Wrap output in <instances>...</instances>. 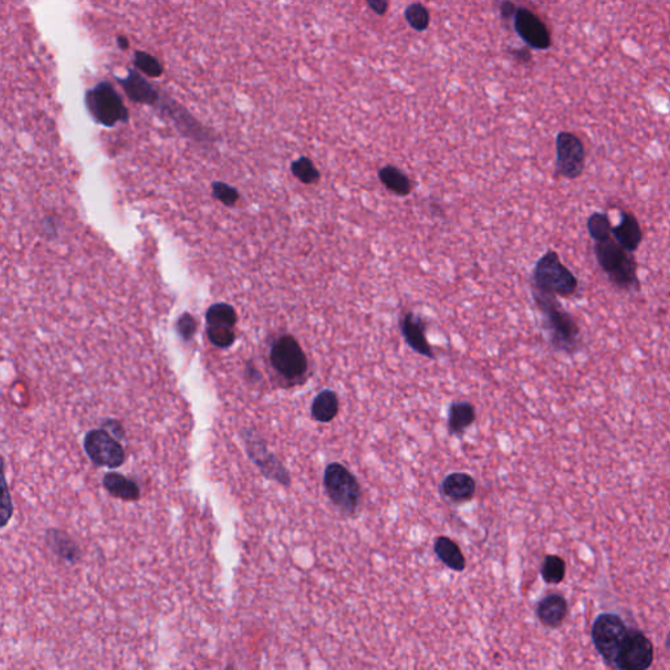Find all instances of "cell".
<instances>
[{
  "label": "cell",
  "instance_id": "7",
  "mask_svg": "<svg viewBox=\"0 0 670 670\" xmlns=\"http://www.w3.org/2000/svg\"><path fill=\"white\" fill-rule=\"evenodd\" d=\"M271 366L287 381L297 383L308 373V358L303 347L290 334L280 335L270 351Z\"/></svg>",
  "mask_w": 670,
  "mask_h": 670
},
{
  "label": "cell",
  "instance_id": "2",
  "mask_svg": "<svg viewBox=\"0 0 670 670\" xmlns=\"http://www.w3.org/2000/svg\"><path fill=\"white\" fill-rule=\"evenodd\" d=\"M597 263L616 290L624 292L640 291L638 262L633 253L619 245L614 237L595 242Z\"/></svg>",
  "mask_w": 670,
  "mask_h": 670
},
{
  "label": "cell",
  "instance_id": "22",
  "mask_svg": "<svg viewBox=\"0 0 670 670\" xmlns=\"http://www.w3.org/2000/svg\"><path fill=\"white\" fill-rule=\"evenodd\" d=\"M477 414L474 404L466 401H457L449 406L448 430L452 435L459 436L476 422Z\"/></svg>",
  "mask_w": 670,
  "mask_h": 670
},
{
  "label": "cell",
  "instance_id": "26",
  "mask_svg": "<svg viewBox=\"0 0 670 670\" xmlns=\"http://www.w3.org/2000/svg\"><path fill=\"white\" fill-rule=\"evenodd\" d=\"M206 320H207V326L235 328L237 322V314L228 304H213L206 313Z\"/></svg>",
  "mask_w": 670,
  "mask_h": 670
},
{
  "label": "cell",
  "instance_id": "5",
  "mask_svg": "<svg viewBox=\"0 0 670 670\" xmlns=\"http://www.w3.org/2000/svg\"><path fill=\"white\" fill-rule=\"evenodd\" d=\"M630 628L621 615L615 613L597 615L592 624V642L607 666L614 668Z\"/></svg>",
  "mask_w": 670,
  "mask_h": 670
},
{
  "label": "cell",
  "instance_id": "6",
  "mask_svg": "<svg viewBox=\"0 0 670 670\" xmlns=\"http://www.w3.org/2000/svg\"><path fill=\"white\" fill-rule=\"evenodd\" d=\"M85 105L93 120L106 128L129 120V111L109 82L97 84L85 94Z\"/></svg>",
  "mask_w": 670,
  "mask_h": 670
},
{
  "label": "cell",
  "instance_id": "31",
  "mask_svg": "<svg viewBox=\"0 0 670 670\" xmlns=\"http://www.w3.org/2000/svg\"><path fill=\"white\" fill-rule=\"evenodd\" d=\"M212 194L216 199H219L225 206H233L239 201V192L230 185L224 182H213L212 184Z\"/></svg>",
  "mask_w": 670,
  "mask_h": 670
},
{
  "label": "cell",
  "instance_id": "9",
  "mask_svg": "<svg viewBox=\"0 0 670 670\" xmlns=\"http://www.w3.org/2000/svg\"><path fill=\"white\" fill-rule=\"evenodd\" d=\"M242 439L245 442L249 457L267 479L275 480L283 486L291 485V476L288 470L276 459L275 454L268 450L266 441L263 440L257 432L254 430H244Z\"/></svg>",
  "mask_w": 670,
  "mask_h": 670
},
{
  "label": "cell",
  "instance_id": "1",
  "mask_svg": "<svg viewBox=\"0 0 670 670\" xmlns=\"http://www.w3.org/2000/svg\"><path fill=\"white\" fill-rule=\"evenodd\" d=\"M533 297L543 318V328L551 346L557 351L575 354L581 349V331L578 321L563 309L557 296L533 290Z\"/></svg>",
  "mask_w": 670,
  "mask_h": 670
},
{
  "label": "cell",
  "instance_id": "12",
  "mask_svg": "<svg viewBox=\"0 0 670 670\" xmlns=\"http://www.w3.org/2000/svg\"><path fill=\"white\" fill-rule=\"evenodd\" d=\"M514 27L519 37L528 46L535 50H547L551 46L549 29L535 13L526 8H517L514 18Z\"/></svg>",
  "mask_w": 670,
  "mask_h": 670
},
{
  "label": "cell",
  "instance_id": "4",
  "mask_svg": "<svg viewBox=\"0 0 670 670\" xmlns=\"http://www.w3.org/2000/svg\"><path fill=\"white\" fill-rule=\"evenodd\" d=\"M325 492L340 514H351L358 511L361 502V487L358 479L340 462H331L323 471Z\"/></svg>",
  "mask_w": 670,
  "mask_h": 670
},
{
  "label": "cell",
  "instance_id": "15",
  "mask_svg": "<svg viewBox=\"0 0 670 670\" xmlns=\"http://www.w3.org/2000/svg\"><path fill=\"white\" fill-rule=\"evenodd\" d=\"M535 615L545 627L557 628L569 615V602L563 595L551 593L538 601Z\"/></svg>",
  "mask_w": 670,
  "mask_h": 670
},
{
  "label": "cell",
  "instance_id": "14",
  "mask_svg": "<svg viewBox=\"0 0 670 670\" xmlns=\"http://www.w3.org/2000/svg\"><path fill=\"white\" fill-rule=\"evenodd\" d=\"M440 491L442 496L453 504L470 502L477 491V482L468 473L456 471L442 479Z\"/></svg>",
  "mask_w": 670,
  "mask_h": 670
},
{
  "label": "cell",
  "instance_id": "17",
  "mask_svg": "<svg viewBox=\"0 0 670 670\" xmlns=\"http://www.w3.org/2000/svg\"><path fill=\"white\" fill-rule=\"evenodd\" d=\"M120 83L128 97L134 102L155 105L159 100L156 89L137 70H129V75L125 79H120Z\"/></svg>",
  "mask_w": 670,
  "mask_h": 670
},
{
  "label": "cell",
  "instance_id": "8",
  "mask_svg": "<svg viewBox=\"0 0 670 670\" xmlns=\"http://www.w3.org/2000/svg\"><path fill=\"white\" fill-rule=\"evenodd\" d=\"M555 170L567 180H576L585 169V147L578 135L560 131L555 139Z\"/></svg>",
  "mask_w": 670,
  "mask_h": 670
},
{
  "label": "cell",
  "instance_id": "21",
  "mask_svg": "<svg viewBox=\"0 0 670 670\" xmlns=\"http://www.w3.org/2000/svg\"><path fill=\"white\" fill-rule=\"evenodd\" d=\"M340 413V398L331 389H323L314 397L311 414L314 421L320 423H330Z\"/></svg>",
  "mask_w": 670,
  "mask_h": 670
},
{
  "label": "cell",
  "instance_id": "33",
  "mask_svg": "<svg viewBox=\"0 0 670 670\" xmlns=\"http://www.w3.org/2000/svg\"><path fill=\"white\" fill-rule=\"evenodd\" d=\"M13 512V505L11 502L10 491L7 487V480L3 478V504H1V525L6 526Z\"/></svg>",
  "mask_w": 670,
  "mask_h": 670
},
{
  "label": "cell",
  "instance_id": "20",
  "mask_svg": "<svg viewBox=\"0 0 670 670\" xmlns=\"http://www.w3.org/2000/svg\"><path fill=\"white\" fill-rule=\"evenodd\" d=\"M102 485L106 491L114 497L125 502H137L140 497V488L130 478L120 473H108L102 478Z\"/></svg>",
  "mask_w": 670,
  "mask_h": 670
},
{
  "label": "cell",
  "instance_id": "34",
  "mask_svg": "<svg viewBox=\"0 0 670 670\" xmlns=\"http://www.w3.org/2000/svg\"><path fill=\"white\" fill-rule=\"evenodd\" d=\"M101 427L104 430H106V431L109 432L111 436H114L117 440H122V439H125V436H126L123 427H122L120 423L118 422V421H116V419H111V418H109V419H105V421L101 423Z\"/></svg>",
  "mask_w": 670,
  "mask_h": 670
},
{
  "label": "cell",
  "instance_id": "32",
  "mask_svg": "<svg viewBox=\"0 0 670 670\" xmlns=\"http://www.w3.org/2000/svg\"><path fill=\"white\" fill-rule=\"evenodd\" d=\"M177 329H178V334L185 340H192V337L197 330V322L189 313H185L177 322Z\"/></svg>",
  "mask_w": 670,
  "mask_h": 670
},
{
  "label": "cell",
  "instance_id": "36",
  "mask_svg": "<svg viewBox=\"0 0 670 670\" xmlns=\"http://www.w3.org/2000/svg\"><path fill=\"white\" fill-rule=\"evenodd\" d=\"M500 11H502V15H503V18H504V19H511V18H514V15H516V11H517V7L514 6L512 1H509V0H505V1H503V4H502V8H500Z\"/></svg>",
  "mask_w": 670,
  "mask_h": 670
},
{
  "label": "cell",
  "instance_id": "24",
  "mask_svg": "<svg viewBox=\"0 0 670 670\" xmlns=\"http://www.w3.org/2000/svg\"><path fill=\"white\" fill-rule=\"evenodd\" d=\"M566 562L559 555H546L542 562L541 576L546 584H560L566 578Z\"/></svg>",
  "mask_w": 670,
  "mask_h": 670
},
{
  "label": "cell",
  "instance_id": "3",
  "mask_svg": "<svg viewBox=\"0 0 670 670\" xmlns=\"http://www.w3.org/2000/svg\"><path fill=\"white\" fill-rule=\"evenodd\" d=\"M578 288V278L562 263L557 252L549 250L537 261L533 270V290L567 299L576 294Z\"/></svg>",
  "mask_w": 670,
  "mask_h": 670
},
{
  "label": "cell",
  "instance_id": "23",
  "mask_svg": "<svg viewBox=\"0 0 670 670\" xmlns=\"http://www.w3.org/2000/svg\"><path fill=\"white\" fill-rule=\"evenodd\" d=\"M378 180L390 193L398 197H407L413 192V182L409 175L395 166H383L378 170Z\"/></svg>",
  "mask_w": 670,
  "mask_h": 670
},
{
  "label": "cell",
  "instance_id": "10",
  "mask_svg": "<svg viewBox=\"0 0 670 670\" xmlns=\"http://www.w3.org/2000/svg\"><path fill=\"white\" fill-rule=\"evenodd\" d=\"M84 450L94 465L102 468H120L126 459L120 440L104 428L91 430L85 433Z\"/></svg>",
  "mask_w": 670,
  "mask_h": 670
},
{
  "label": "cell",
  "instance_id": "13",
  "mask_svg": "<svg viewBox=\"0 0 670 670\" xmlns=\"http://www.w3.org/2000/svg\"><path fill=\"white\" fill-rule=\"evenodd\" d=\"M399 329L404 342L419 355L435 359V352L427 340L426 322L414 312H406L399 320Z\"/></svg>",
  "mask_w": 670,
  "mask_h": 670
},
{
  "label": "cell",
  "instance_id": "18",
  "mask_svg": "<svg viewBox=\"0 0 670 670\" xmlns=\"http://www.w3.org/2000/svg\"><path fill=\"white\" fill-rule=\"evenodd\" d=\"M433 552L448 569L456 572H462L466 569V559L459 549V545L452 541L449 537L440 535L433 542Z\"/></svg>",
  "mask_w": 670,
  "mask_h": 670
},
{
  "label": "cell",
  "instance_id": "11",
  "mask_svg": "<svg viewBox=\"0 0 670 670\" xmlns=\"http://www.w3.org/2000/svg\"><path fill=\"white\" fill-rule=\"evenodd\" d=\"M655 659V648L650 638L640 630L630 628L624 648L615 661L619 670L650 669Z\"/></svg>",
  "mask_w": 670,
  "mask_h": 670
},
{
  "label": "cell",
  "instance_id": "39",
  "mask_svg": "<svg viewBox=\"0 0 670 670\" xmlns=\"http://www.w3.org/2000/svg\"><path fill=\"white\" fill-rule=\"evenodd\" d=\"M666 645L669 647V650H670V633H668V640H666Z\"/></svg>",
  "mask_w": 670,
  "mask_h": 670
},
{
  "label": "cell",
  "instance_id": "19",
  "mask_svg": "<svg viewBox=\"0 0 670 670\" xmlns=\"http://www.w3.org/2000/svg\"><path fill=\"white\" fill-rule=\"evenodd\" d=\"M46 543L49 549L56 554L58 558L75 564L80 559V550L74 540L67 533L58 529H49L46 532Z\"/></svg>",
  "mask_w": 670,
  "mask_h": 670
},
{
  "label": "cell",
  "instance_id": "38",
  "mask_svg": "<svg viewBox=\"0 0 670 670\" xmlns=\"http://www.w3.org/2000/svg\"><path fill=\"white\" fill-rule=\"evenodd\" d=\"M517 53H519V54H516V56H517L519 61H521V62L531 61V54H529V51H528L526 49H523V50H520V51H517Z\"/></svg>",
  "mask_w": 670,
  "mask_h": 670
},
{
  "label": "cell",
  "instance_id": "27",
  "mask_svg": "<svg viewBox=\"0 0 670 670\" xmlns=\"http://www.w3.org/2000/svg\"><path fill=\"white\" fill-rule=\"evenodd\" d=\"M291 172L300 182L305 185L317 184L321 178L320 170L316 168L312 160L306 156L296 159L291 164Z\"/></svg>",
  "mask_w": 670,
  "mask_h": 670
},
{
  "label": "cell",
  "instance_id": "37",
  "mask_svg": "<svg viewBox=\"0 0 670 670\" xmlns=\"http://www.w3.org/2000/svg\"><path fill=\"white\" fill-rule=\"evenodd\" d=\"M117 42H118V46H120V49H122V50H128L130 47L129 38L126 37V36H118V37H117Z\"/></svg>",
  "mask_w": 670,
  "mask_h": 670
},
{
  "label": "cell",
  "instance_id": "25",
  "mask_svg": "<svg viewBox=\"0 0 670 670\" xmlns=\"http://www.w3.org/2000/svg\"><path fill=\"white\" fill-rule=\"evenodd\" d=\"M587 230L590 239L601 242L613 237V227L609 216L604 212H593L587 219Z\"/></svg>",
  "mask_w": 670,
  "mask_h": 670
},
{
  "label": "cell",
  "instance_id": "28",
  "mask_svg": "<svg viewBox=\"0 0 670 670\" xmlns=\"http://www.w3.org/2000/svg\"><path fill=\"white\" fill-rule=\"evenodd\" d=\"M404 19L411 28L423 32L430 25V12L421 3H414L404 11Z\"/></svg>",
  "mask_w": 670,
  "mask_h": 670
},
{
  "label": "cell",
  "instance_id": "30",
  "mask_svg": "<svg viewBox=\"0 0 670 670\" xmlns=\"http://www.w3.org/2000/svg\"><path fill=\"white\" fill-rule=\"evenodd\" d=\"M207 335L212 345L219 349H228L236 340L233 328L230 326H207Z\"/></svg>",
  "mask_w": 670,
  "mask_h": 670
},
{
  "label": "cell",
  "instance_id": "16",
  "mask_svg": "<svg viewBox=\"0 0 670 670\" xmlns=\"http://www.w3.org/2000/svg\"><path fill=\"white\" fill-rule=\"evenodd\" d=\"M612 233L615 241L631 253H635L642 244V227L631 211H621V221L613 227Z\"/></svg>",
  "mask_w": 670,
  "mask_h": 670
},
{
  "label": "cell",
  "instance_id": "29",
  "mask_svg": "<svg viewBox=\"0 0 670 670\" xmlns=\"http://www.w3.org/2000/svg\"><path fill=\"white\" fill-rule=\"evenodd\" d=\"M134 65L138 71L147 75L149 77H159L164 71L163 66L157 61V58L140 50L135 51L134 54Z\"/></svg>",
  "mask_w": 670,
  "mask_h": 670
},
{
  "label": "cell",
  "instance_id": "35",
  "mask_svg": "<svg viewBox=\"0 0 670 670\" xmlns=\"http://www.w3.org/2000/svg\"><path fill=\"white\" fill-rule=\"evenodd\" d=\"M367 3L369 8L377 15H385L387 11V0H367Z\"/></svg>",
  "mask_w": 670,
  "mask_h": 670
}]
</instances>
